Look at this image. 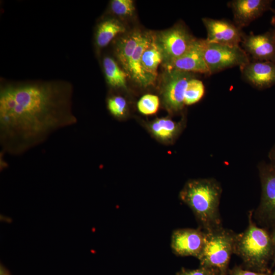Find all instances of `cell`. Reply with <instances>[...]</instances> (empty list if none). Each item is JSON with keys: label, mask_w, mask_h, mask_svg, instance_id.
Masks as SVG:
<instances>
[{"label": "cell", "mask_w": 275, "mask_h": 275, "mask_svg": "<svg viewBox=\"0 0 275 275\" xmlns=\"http://www.w3.org/2000/svg\"><path fill=\"white\" fill-rule=\"evenodd\" d=\"M272 275H275V270Z\"/></svg>", "instance_id": "cell-31"}, {"label": "cell", "mask_w": 275, "mask_h": 275, "mask_svg": "<svg viewBox=\"0 0 275 275\" xmlns=\"http://www.w3.org/2000/svg\"><path fill=\"white\" fill-rule=\"evenodd\" d=\"M163 60L162 53L156 42L155 35L152 34L140 60V66L146 73L156 79L158 67L162 63Z\"/></svg>", "instance_id": "cell-16"}, {"label": "cell", "mask_w": 275, "mask_h": 275, "mask_svg": "<svg viewBox=\"0 0 275 275\" xmlns=\"http://www.w3.org/2000/svg\"><path fill=\"white\" fill-rule=\"evenodd\" d=\"M110 8L113 13L120 16H131L135 11L132 0H113Z\"/></svg>", "instance_id": "cell-22"}, {"label": "cell", "mask_w": 275, "mask_h": 275, "mask_svg": "<svg viewBox=\"0 0 275 275\" xmlns=\"http://www.w3.org/2000/svg\"><path fill=\"white\" fill-rule=\"evenodd\" d=\"M240 70L244 78L258 89H266L275 85L274 62H250L241 67Z\"/></svg>", "instance_id": "cell-13"}, {"label": "cell", "mask_w": 275, "mask_h": 275, "mask_svg": "<svg viewBox=\"0 0 275 275\" xmlns=\"http://www.w3.org/2000/svg\"><path fill=\"white\" fill-rule=\"evenodd\" d=\"M273 33V34H274V36L275 37V30H274L273 31H272Z\"/></svg>", "instance_id": "cell-30"}, {"label": "cell", "mask_w": 275, "mask_h": 275, "mask_svg": "<svg viewBox=\"0 0 275 275\" xmlns=\"http://www.w3.org/2000/svg\"><path fill=\"white\" fill-rule=\"evenodd\" d=\"M269 159L270 160V164L275 168V145L270 150L269 154Z\"/></svg>", "instance_id": "cell-26"}, {"label": "cell", "mask_w": 275, "mask_h": 275, "mask_svg": "<svg viewBox=\"0 0 275 275\" xmlns=\"http://www.w3.org/2000/svg\"><path fill=\"white\" fill-rule=\"evenodd\" d=\"M125 31V26L119 20L114 18L105 19L96 29L95 40L97 47H105L117 35Z\"/></svg>", "instance_id": "cell-17"}, {"label": "cell", "mask_w": 275, "mask_h": 275, "mask_svg": "<svg viewBox=\"0 0 275 275\" xmlns=\"http://www.w3.org/2000/svg\"><path fill=\"white\" fill-rule=\"evenodd\" d=\"M194 73L176 70H166L161 87V94L166 108L172 113L182 110L184 106V93Z\"/></svg>", "instance_id": "cell-7"}, {"label": "cell", "mask_w": 275, "mask_h": 275, "mask_svg": "<svg viewBox=\"0 0 275 275\" xmlns=\"http://www.w3.org/2000/svg\"><path fill=\"white\" fill-rule=\"evenodd\" d=\"M207 33L206 41L209 43L229 46H239L244 34L235 23L224 19L203 18Z\"/></svg>", "instance_id": "cell-10"}, {"label": "cell", "mask_w": 275, "mask_h": 275, "mask_svg": "<svg viewBox=\"0 0 275 275\" xmlns=\"http://www.w3.org/2000/svg\"><path fill=\"white\" fill-rule=\"evenodd\" d=\"M206 39H198L190 48L181 57L163 65L166 70L200 73L209 75L204 58Z\"/></svg>", "instance_id": "cell-11"}, {"label": "cell", "mask_w": 275, "mask_h": 275, "mask_svg": "<svg viewBox=\"0 0 275 275\" xmlns=\"http://www.w3.org/2000/svg\"><path fill=\"white\" fill-rule=\"evenodd\" d=\"M204 58L209 75L234 66L241 67L250 62L248 54L239 46L211 43L207 41Z\"/></svg>", "instance_id": "cell-5"}, {"label": "cell", "mask_w": 275, "mask_h": 275, "mask_svg": "<svg viewBox=\"0 0 275 275\" xmlns=\"http://www.w3.org/2000/svg\"><path fill=\"white\" fill-rule=\"evenodd\" d=\"M176 275H221L219 270L213 268L201 266L195 269L182 268Z\"/></svg>", "instance_id": "cell-24"}, {"label": "cell", "mask_w": 275, "mask_h": 275, "mask_svg": "<svg viewBox=\"0 0 275 275\" xmlns=\"http://www.w3.org/2000/svg\"><path fill=\"white\" fill-rule=\"evenodd\" d=\"M148 126L153 135L158 140L164 142L173 141L181 129V124L168 118L156 119Z\"/></svg>", "instance_id": "cell-18"}, {"label": "cell", "mask_w": 275, "mask_h": 275, "mask_svg": "<svg viewBox=\"0 0 275 275\" xmlns=\"http://www.w3.org/2000/svg\"><path fill=\"white\" fill-rule=\"evenodd\" d=\"M241 43L243 50L255 61L275 63V37L272 31L244 35Z\"/></svg>", "instance_id": "cell-12"}, {"label": "cell", "mask_w": 275, "mask_h": 275, "mask_svg": "<svg viewBox=\"0 0 275 275\" xmlns=\"http://www.w3.org/2000/svg\"><path fill=\"white\" fill-rule=\"evenodd\" d=\"M271 24L274 28V30H275V11H274V14H273L272 18H271Z\"/></svg>", "instance_id": "cell-29"}, {"label": "cell", "mask_w": 275, "mask_h": 275, "mask_svg": "<svg viewBox=\"0 0 275 275\" xmlns=\"http://www.w3.org/2000/svg\"><path fill=\"white\" fill-rule=\"evenodd\" d=\"M272 1L234 0L230 3L235 24L240 29L270 9Z\"/></svg>", "instance_id": "cell-14"}, {"label": "cell", "mask_w": 275, "mask_h": 275, "mask_svg": "<svg viewBox=\"0 0 275 275\" xmlns=\"http://www.w3.org/2000/svg\"><path fill=\"white\" fill-rule=\"evenodd\" d=\"M249 215L246 229L235 235L234 254L242 260V268L256 272H269L268 264L274 254L271 235L255 224L252 212Z\"/></svg>", "instance_id": "cell-3"}, {"label": "cell", "mask_w": 275, "mask_h": 275, "mask_svg": "<svg viewBox=\"0 0 275 275\" xmlns=\"http://www.w3.org/2000/svg\"><path fill=\"white\" fill-rule=\"evenodd\" d=\"M0 275H11L10 272L3 265H1Z\"/></svg>", "instance_id": "cell-28"}, {"label": "cell", "mask_w": 275, "mask_h": 275, "mask_svg": "<svg viewBox=\"0 0 275 275\" xmlns=\"http://www.w3.org/2000/svg\"><path fill=\"white\" fill-rule=\"evenodd\" d=\"M154 35L163 56V65L184 54L197 40L182 24H177Z\"/></svg>", "instance_id": "cell-6"}, {"label": "cell", "mask_w": 275, "mask_h": 275, "mask_svg": "<svg viewBox=\"0 0 275 275\" xmlns=\"http://www.w3.org/2000/svg\"><path fill=\"white\" fill-rule=\"evenodd\" d=\"M229 275H270L269 272H259L244 269L241 266L235 265L229 269Z\"/></svg>", "instance_id": "cell-25"}, {"label": "cell", "mask_w": 275, "mask_h": 275, "mask_svg": "<svg viewBox=\"0 0 275 275\" xmlns=\"http://www.w3.org/2000/svg\"><path fill=\"white\" fill-rule=\"evenodd\" d=\"M107 106L111 114L116 117H122L126 112V101L121 96H115L109 97L107 100Z\"/></svg>", "instance_id": "cell-23"}, {"label": "cell", "mask_w": 275, "mask_h": 275, "mask_svg": "<svg viewBox=\"0 0 275 275\" xmlns=\"http://www.w3.org/2000/svg\"><path fill=\"white\" fill-rule=\"evenodd\" d=\"M73 87L66 80L2 82L0 143L5 152L19 155L43 143L57 130L75 124Z\"/></svg>", "instance_id": "cell-1"}, {"label": "cell", "mask_w": 275, "mask_h": 275, "mask_svg": "<svg viewBox=\"0 0 275 275\" xmlns=\"http://www.w3.org/2000/svg\"><path fill=\"white\" fill-rule=\"evenodd\" d=\"M205 92L203 82L196 78L191 79L187 83L184 93V105H191L198 102Z\"/></svg>", "instance_id": "cell-20"}, {"label": "cell", "mask_w": 275, "mask_h": 275, "mask_svg": "<svg viewBox=\"0 0 275 275\" xmlns=\"http://www.w3.org/2000/svg\"><path fill=\"white\" fill-rule=\"evenodd\" d=\"M205 239V232L199 228L178 229L172 233L171 246L177 256L198 258L203 250Z\"/></svg>", "instance_id": "cell-9"}, {"label": "cell", "mask_w": 275, "mask_h": 275, "mask_svg": "<svg viewBox=\"0 0 275 275\" xmlns=\"http://www.w3.org/2000/svg\"><path fill=\"white\" fill-rule=\"evenodd\" d=\"M103 67L108 85L114 88H126L127 73L110 57L103 59Z\"/></svg>", "instance_id": "cell-19"}, {"label": "cell", "mask_w": 275, "mask_h": 275, "mask_svg": "<svg viewBox=\"0 0 275 275\" xmlns=\"http://www.w3.org/2000/svg\"><path fill=\"white\" fill-rule=\"evenodd\" d=\"M222 187L214 179L188 180L179 193L180 200L194 213L199 227L208 232L222 226L219 211Z\"/></svg>", "instance_id": "cell-2"}, {"label": "cell", "mask_w": 275, "mask_h": 275, "mask_svg": "<svg viewBox=\"0 0 275 275\" xmlns=\"http://www.w3.org/2000/svg\"><path fill=\"white\" fill-rule=\"evenodd\" d=\"M144 33L134 31L120 38L116 43V56L125 71L129 61Z\"/></svg>", "instance_id": "cell-15"}, {"label": "cell", "mask_w": 275, "mask_h": 275, "mask_svg": "<svg viewBox=\"0 0 275 275\" xmlns=\"http://www.w3.org/2000/svg\"><path fill=\"white\" fill-rule=\"evenodd\" d=\"M159 100L158 96L153 94H146L138 101L137 106L139 111L144 115L155 114L158 110Z\"/></svg>", "instance_id": "cell-21"}, {"label": "cell", "mask_w": 275, "mask_h": 275, "mask_svg": "<svg viewBox=\"0 0 275 275\" xmlns=\"http://www.w3.org/2000/svg\"><path fill=\"white\" fill-rule=\"evenodd\" d=\"M270 235H271V239H272V243H273V250H274V254H273V260L274 262L275 263V227L273 228L272 232Z\"/></svg>", "instance_id": "cell-27"}, {"label": "cell", "mask_w": 275, "mask_h": 275, "mask_svg": "<svg viewBox=\"0 0 275 275\" xmlns=\"http://www.w3.org/2000/svg\"><path fill=\"white\" fill-rule=\"evenodd\" d=\"M261 201L255 213L258 221L275 227V168L270 163L259 166Z\"/></svg>", "instance_id": "cell-8"}, {"label": "cell", "mask_w": 275, "mask_h": 275, "mask_svg": "<svg viewBox=\"0 0 275 275\" xmlns=\"http://www.w3.org/2000/svg\"><path fill=\"white\" fill-rule=\"evenodd\" d=\"M205 233L204 245L198 258L200 266L213 268L221 275H228L236 233L223 227Z\"/></svg>", "instance_id": "cell-4"}]
</instances>
